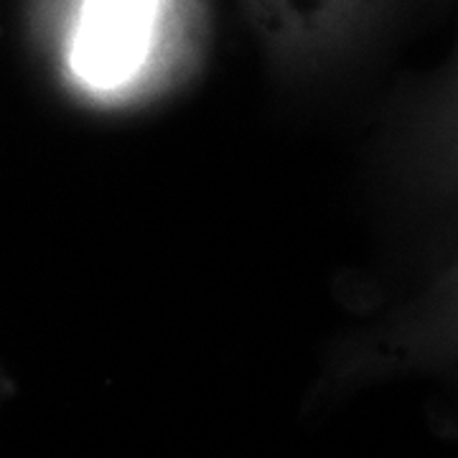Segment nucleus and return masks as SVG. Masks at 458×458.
I'll use <instances>...</instances> for the list:
<instances>
[{
    "label": "nucleus",
    "mask_w": 458,
    "mask_h": 458,
    "mask_svg": "<svg viewBox=\"0 0 458 458\" xmlns=\"http://www.w3.org/2000/svg\"><path fill=\"white\" fill-rule=\"evenodd\" d=\"M158 0H84L72 69L89 89L128 84L146 59Z\"/></svg>",
    "instance_id": "obj_1"
}]
</instances>
